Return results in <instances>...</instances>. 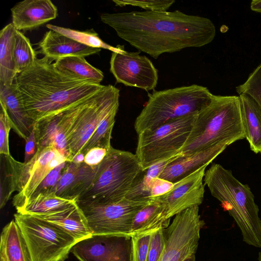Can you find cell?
<instances>
[{
	"instance_id": "6da1fadb",
	"label": "cell",
	"mask_w": 261,
	"mask_h": 261,
	"mask_svg": "<svg viewBox=\"0 0 261 261\" xmlns=\"http://www.w3.org/2000/svg\"><path fill=\"white\" fill-rule=\"evenodd\" d=\"M100 19L121 39L155 59L164 53L203 46L216 34L210 19L178 10L103 13Z\"/></svg>"
},
{
	"instance_id": "7a4b0ae2",
	"label": "cell",
	"mask_w": 261,
	"mask_h": 261,
	"mask_svg": "<svg viewBox=\"0 0 261 261\" xmlns=\"http://www.w3.org/2000/svg\"><path fill=\"white\" fill-rule=\"evenodd\" d=\"M51 61L37 58L13 82L27 114L35 122L88 99L105 86L66 74Z\"/></svg>"
},
{
	"instance_id": "3957f363",
	"label": "cell",
	"mask_w": 261,
	"mask_h": 261,
	"mask_svg": "<svg viewBox=\"0 0 261 261\" xmlns=\"http://www.w3.org/2000/svg\"><path fill=\"white\" fill-rule=\"evenodd\" d=\"M245 138L239 96L213 95L196 115L188 138L180 151L186 156L221 143Z\"/></svg>"
},
{
	"instance_id": "277c9868",
	"label": "cell",
	"mask_w": 261,
	"mask_h": 261,
	"mask_svg": "<svg viewBox=\"0 0 261 261\" xmlns=\"http://www.w3.org/2000/svg\"><path fill=\"white\" fill-rule=\"evenodd\" d=\"M204 185L228 212L247 244L261 247V220L250 188L239 181L230 170L214 163L205 172Z\"/></svg>"
},
{
	"instance_id": "5b68a950",
	"label": "cell",
	"mask_w": 261,
	"mask_h": 261,
	"mask_svg": "<svg viewBox=\"0 0 261 261\" xmlns=\"http://www.w3.org/2000/svg\"><path fill=\"white\" fill-rule=\"evenodd\" d=\"M213 95L206 87L196 84L154 91L135 120V130L139 135L196 114L211 102Z\"/></svg>"
},
{
	"instance_id": "8992f818",
	"label": "cell",
	"mask_w": 261,
	"mask_h": 261,
	"mask_svg": "<svg viewBox=\"0 0 261 261\" xmlns=\"http://www.w3.org/2000/svg\"><path fill=\"white\" fill-rule=\"evenodd\" d=\"M142 171L135 154L112 146L97 166L92 184L76 201L98 204L120 201L126 197Z\"/></svg>"
},
{
	"instance_id": "52a82bcc",
	"label": "cell",
	"mask_w": 261,
	"mask_h": 261,
	"mask_svg": "<svg viewBox=\"0 0 261 261\" xmlns=\"http://www.w3.org/2000/svg\"><path fill=\"white\" fill-rule=\"evenodd\" d=\"M29 250L31 261L66 259L77 241L56 225L40 218L14 215Z\"/></svg>"
},
{
	"instance_id": "ba28073f",
	"label": "cell",
	"mask_w": 261,
	"mask_h": 261,
	"mask_svg": "<svg viewBox=\"0 0 261 261\" xmlns=\"http://www.w3.org/2000/svg\"><path fill=\"white\" fill-rule=\"evenodd\" d=\"M197 113L169 121L138 135L135 154L142 171L180 153Z\"/></svg>"
},
{
	"instance_id": "9c48e42d",
	"label": "cell",
	"mask_w": 261,
	"mask_h": 261,
	"mask_svg": "<svg viewBox=\"0 0 261 261\" xmlns=\"http://www.w3.org/2000/svg\"><path fill=\"white\" fill-rule=\"evenodd\" d=\"M152 198L133 200L126 197L118 202L98 204L76 201L92 235L129 236L137 213Z\"/></svg>"
},
{
	"instance_id": "30bf717a",
	"label": "cell",
	"mask_w": 261,
	"mask_h": 261,
	"mask_svg": "<svg viewBox=\"0 0 261 261\" xmlns=\"http://www.w3.org/2000/svg\"><path fill=\"white\" fill-rule=\"evenodd\" d=\"M204 223L194 206L175 216L165 228V247L159 261H184L195 254Z\"/></svg>"
},
{
	"instance_id": "8fae6325",
	"label": "cell",
	"mask_w": 261,
	"mask_h": 261,
	"mask_svg": "<svg viewBox=\"0 0 261 261\" xmlns=\"http://www.w3.org/2000/svg\"><path fill=\"white\" fill-rule=\"evenodd\" d=\"M120 91L112 85L105 86L93 96L80 114L68 141L69 162L82 153L86 145L103 117L119 105Z\"/></svg>"
},
{
	"instance_id": "7c38bea8",
	"label": "cell",
	"mask_w": 261,
	"mask_h": 261,
	"mask_svg": "<svg viewBox=\"0 0 261 261\" xmlns=\"http://www.w3.org/2000/svg\"><path fill=\"white\" fill-rule=\"evenodd\" d=\"M91 97L36 121L34 129L37 149L53 147L69 162L68 139L78 117L87 106Z\"/></svg>"
},
{
	"instance_id": "4fadbf2b",
	"label": "cell",
	"mask_w": 261,
	"mask_h": 261,
	"mask_svg": "<svg viewBox=\"0 0 261 261\" xmlns=\"http://www.w3.org/2000/svg\"><path fill=\"white\" fill-rule=\"evenodd\" d=\"M67 161L51 146L37 149L34 156L28 162H19L17 194L13 199L16 210L21 207L33 196L41 182L55 168Z\"/></svg>"
},
{
	"instance_id": "5bb4252c",
	"label": "cell",
	"mask_w": 261,
	"mask_h": 261,
	"mask_svg": "<svg viewBox=\"0 0 261 261\" xmlns=\"http://www.w3.org/2000/svg\"><path fill=\"white\" fill-rule=\"evenodd\" d=\"M140 53L112 52L110 71L117 83L147 92L154 90L158 85V71L151 60Z\"/></svg>"
},
{
	"instance_id": "9a60e30c",
	"label": "cell",
	"mask_w": 261,
	"mask_h": 261,
	"mask_svg": "<svg viewBox=\"0 0 261 261\" xmlns=\"http://www.w3.org/2000/svg\"><path fill=\"white\" fill-rule=\"evenodd\" d=\"M131 237L92 235L76 242L70 252L80 261H132Z\"/></svg>"
},
{
	"instance_id": "2e32d148",
	"label": "cell",
	"mask_w": 261,
	"mask_h": 261,
	"mask_svg": "<svg viewBox=\"0 0 261 261\" xmlns=\"http://www.w3.org/2000/svg\"><path fill=\"white\" fill-rule=\"evenodd\" d=\"M207 166L201 167L174 183L168 192L155 197L165 206L168 219L187 208L202 203L204 194L203 180Z\"/></svg>"
},
{
	"instance_id": "e0dca14e",
	"label": "cell",
	"mask_w": 261,
	"mask_h": 261,
	"mask_svg": "<svg viewBox=\"0 0 261 261\" xmlns=\"http://www.w3.org/2000/svg\"><path fill=\"white\" fill-rule=\"evenodd\" d=\"M12 23L18 31H28L55 19L57 7L50 0H25L11 9Z\"/></svg>"
},
{
	"instance_id": "ac0fdd59",
	"label": "cell",
	"mask_w": 261,
	"mask_h": 261,
	"mask_svg": "<svg viewBox=\"0 0 261 261\" xmlns=\"http://www.w3.org/2000/svg\"><path fill=\"white\" fill-rule=\"evenodd\" d=\"M228 145L227 143H221L193 154L181 155L169 163L158 177L176 182L201 167L208 166Z\"/></svg>"
},
{
	"instance_id": "d6986e66",
	"label": "cell",
	"mask_w": 261,
	"mask_h": 261,
	"mask_svg": "<svg viewBox=\"0 0 261 261\" xmlns=\"http://www.w3.org/2000/svg\"><path fill=\"white\" fill-rule=\"evenodd\" d=\"M97 168L84 163L69 162L53 193L61 198L76 201L92 184Z\"/></svg>"
},
{
	"instance_id": "ffe728a7",
	"label": "cell",
	"mask_w": 261,
	"mask_h": 261,
	"mask_svg": "<svg viewBox=\"0 0 261 261\" xmlns=\"http://www.w3.org/2000/svg\"><path fill=\"white\" fill-rule=\"evenodd\" d=\"M40 51L50 60L69 56L87 57L98 54L100 48L81 44L57 32L49 30L38 43Z\"/></svg>"
},
{
	"instance_id": "44dd1931",
	"label": "cell",
	"mask_w": 261,
	"mask_h": 261,
	"mask_svg": "<svg viewBox=\"0 0 261 261\" xmlns=\"http://www.w3.org/2000/svg\"><path fill=\"white\" fill-rule=\"evenodd\" d=\"M0 100L6 106L12 128L25 141L36 122L27 114L14 83L9 87L0 85Z\"/></svg>"
},
{
	"instance_id": "7402d4cb",
	"label": "cell",
	"mask_w": 261,
	"mask_h": 261,
	"mask_svg": "<svg viewBox=\"0 0 261 261\" xmlns=\"http://www.w3.org/2000/svg\"><path fill=\"white\" fill-rule=\"evenodd\" d=\"M34 216L60 227L77 242L92 236L85 217L76 202L50 213Z\"/></svg>"
},
{
	"instance_id": "603a6c76",
	"label": "cell",
	"mask_w": 261,
	"mask_h": 261,
	"mask_svg": "<svg viewBox=\"0 0 261 261\" xmlns=\"http://www.w3.org/2000/svg\"><path fill=\"white\" fill-rule=\"evenodd\" d=\"M239 97L245 138L252 151L261 152V108L248 94H239Z\"/></svg>"
},
{
	"instance_id": "cb8c5ba5",
	"label": "cell",
	"mask_w": 261,
	"mask_h": 261,
	"mask_svg": "<svg viewBox=\"0 0 261 261\" xmlns=\"http://www.w3.org/2000/svg\"><path fill=\"white\" fill-rule=\"evenodd\" d=\"M170 220L164 204L156 198H152L151 202L136 215L129 236L151 233L160 227L167 228Z\"/></svg>"
},
{
	"instance_id": "d4e9b609",
	"label": "cell",
	"mask_w": 261,
	"mask_h": 261,
	"mask_svg": "<svg viewBox=\"0 0 261 261\" xmlns=\"http://www.w3.org/2000/svg\"><path fill=\"white\" fill-rule=\"evenodd\" d=\"M0 256L4 261H31L25 241L14 220L3 229Z\"/></svg>"
},
{
	"instance_id": "484cf974",
	"label": "cell",
	"mask_w": 261,
	"mask_h": 261,
	"mask_svg": "<svg viewBox=\"0 0 261 261\" xmlns=\"http://www.w3.org/2000/svg\"><path fill=\"white\" fill-rule=\"evenodd\" d=\"M16 29L12 23L0 32V85L9 87L17 75L13 57V39Z\"/></svg>"
},
{
	"instance_id": "4316f807",
	"label": "cell",
	"mask_w": 261,
	"mask_h": 261,
	"mask_svg": "<svg viewBox=\"0 0 261 261\" xmlns=\"http://www.w3.org/2000/svg\"><path fill=\"white\" fill-rule=\"evenodd\" d=\"M55 67L69 76L100 84L104 75L99 69L90 64L84 57L69 56L56 60Z\"/></svg>"
},
{
	"instance_id": "83f0119b",
	"label": "cell",
	"mask_w": 261,
	"mask_h": 261,
	"mask_svg": "<svg viewBox=\"0 0 261 261\" xmlns=\"http://www.w3.org/2000/svg\"><path fill=\"white\" fill-rule=\"evenodd\" d=\"M76 202L58 196L54 193L39 194L29 200L17 213L23 215L39 216L64 208Z\"/></svg>"
},
{
	"instance_id": "f1b7e54d",
	"label": "cell",
	"mask_w": 261,
	"mask_h": 261,
	"mask_svg": "<svg viewBox=\"0 0 261 261\" xmlns=\"http://www.w3.org/2000/svg\"><path fill=\"white\" fill-rule=\"evenodd\" d=\"M19 163L11 154H1V208L4 207L12 193L17 191Z\"/></svg>"
},
{
	"instance_id": "f546056e",
	"label": "cell",
	"mask_w": 261,
	"mask_h": 261,
	"mask_svg": "<svg viewBox=\"0 0 261 261\" xmlns=\"http://www.w3.org/2000/svg\"><path fill=\"white\" fill-rule=\"evenodd\" d=\"M119 106V105L113 108L100 121L86 145L82 153L85 154L89 150L96 147L104 148L108 150L112 147V133Z\"/></svg>"
},
{
	"instance_id": "4dcf8cb0",
	"label": "cell",
	"mask_w": 261,
	"mask_h": 261,
	"mask_svg": "<svg viewBox=\"0 0 261 261\" xmlns=\"http://www.w3.org/2000/svg\"><path fill=\"white\" fill-rule=\"evenodd\" d=\"M46 27L49 30L57 32L81 44L91 47L103 48L115 53H123L125 51L121 46L114 47L106 43L99 38L96 33L80 31L50 24H46Z\"/></svg>"
},
{
	"instance_id": "1f68e13d",
	"label": "cell",
	"mask_w": 261,
	"mask_h": 261,
	"mask_svg": "<svg viewBox=\"0 0 261 261\" xmlns=\"http://www.w3.org/2000/svg\"><path fill=\"white\" fill-rule=\"evenodd\" d=\"M13 49L17 74L33 65L37 57L30 40L17 30L13 39Z\"/></svg>"
},
{
	"instance_id": "d6a6232c",
	"label": "cell",
	"mask_w": 261,
	"mask_h": 261,
	"mask_svg": "<svg viewBox=\"0 0 261 261\" xmlns=\"http://www.w3.org/2000/svg\"><path fill=\"white\" fill-rule=\"evenodd\" d=\"M236 91L239 94L247 93L251 95L261 108V64L243 84L236 87Z\"/></svg>"
},
{
	"instance_id": "836d02e7",
	"label": "cell",
	"mask_w": 261,
	"mask_h": 261,
	"mask_svg": "<svg viewBox=\"0 0 261 261\" xmlns=\"http://www.w3.org/2000/svg\"><path fill=\"white\" fill-rule=\"evenodd\" d=\"M116 6L138 7L148 11H167L174 0H113Z\"/></svg>"
},
{
	"instance_id": "e575fe53",
	"label": "cell",
	"mask_w": 261,
	"mask_h": 261,
	"mask_svg": "<svg viewBox=\"0 0 261 261\" xmlns=\"http://www.w3.org/2000/svg\"><path fill=\"white\" fill-rule=\"evenodd\" d=\"M69 162L65 161L52 170L41 182L31 198L40 194L53 193Z\"/></svg>"
},
{
	"instance_id": "d590c367",
	"label": "cell",
	"mask_w": 261,
	"mask_h": 261,
	"mask_svg": "<svg viewBox=\"0 0 261 261\" xmlns=\"http://www.w3.org/2000/svg\"><path fill=\"white\" fill-rule=\"evenodd\" d=\"M0 103V154L10 155L9 136L11 122L5 103L1 100Z\"/></svg>"
},
{
	"instance_id": "8d00e7d4",
	"label": "cell",
	"mask_w": 261,
	"mask_h": 261,
	"mask_svg": "<svg viewBox=\"0 0 261 261\" xmlns=\"http://www.w3.org/2000/svg\"><path fill=\"white\" fill-rule=\"evenodd\" d=\"M151 233L131 237L132 261H147Z\"/></svg>"
},
{
	"instance_id": "74e56055",
	"label": "cell",
	"mask_w": 261,
	"mask_h": 261,
	"mask_svg": "<svg viewBox=\"0 0 261 261\" xmlns=\"http://www.w3.org/2000/svg\"><path fill=\"white\" fill-rule=\"evenodd\" d=\"M165 243V228L160 227L152 232L147 261H159L164 251Z\"/></svg>"
},
{
	"instance_id": "f35d334b",
	"label": "cell",
	"mask_w": 261,
	"mask_h": 261,
	"mask_svg": "<svg viewBox=\"0 0 261 261\" xmlns=\"http://www.w3.org/2000/svg\"><path fill=\"white\" fill-rule=\"evenodd\" d=\"M174 183L165 179L154 177L150 179L147 186V193L149 198L159 197L168 192Z\"/></svg>"
},
{
	"instance_id": "ab89813d",
	"label": "cell",
	"mask_w": 261,
	"mask_h": 261,
	"mask_svg": "<svg viewBox=\"0 0 261 261\" xmlns=\"http://www.w3.org/2000/svg\"><path fill=\"white\" fill-rule=\"evenodd\" d=\"M108 150L99 147L90 149L85 154L84 163L91 167H97L103 160Z\"/></svg>"
},
{
	"instance_id": "60d3db41",
	"label": "cell",
	"mask_w": 261,
	"mask_h": 261,
	"mask_svg": "<svg viewBox=\"0 0 261 261\" xmlns=\"http://www.w3.org/2000/svg\"><path fill=\"white\" fill-rule=\"evenodd\" d=\"M24 163L30 161L36 154L37 151L36 139L34 129L25 140Z\"/></svg>"
},
{
	"instance_id": "b9f144b4",
	"label": "cell",
	"mask_w": 261,
	"mask_h": 261,
	"mask_svg": "<svg viewBox=\"0 0 261 261\" xmlns=\"http://www.w3.org/2000/svg\"><path fill=\"white\" fill-rule=\"evenodd\" d=\"M250 8L252 11L261 13V0L252 1Z\"/></svg>"
},
{
	"instance_id": "7bdbcfd3",
	"label": "cell",
	"mask_w": 261,
	"mask_h": 261,
	"mask_svg": "<svg viewBox=\"0 0 261 261\" xmlns=\"http://www.w3.org/2000/svg\"><path fill=\"white\" fill-rule=\"evenodd\" d=\"M84 154L82 153H79L73 156L71 162L76 164H82L84 163Z\"/></svg>"
},
{
	"instance_id": "ee69618b",
	"label": "cell",
	"mask_w": 261,
	"mask_h": 261,
	"mask_svg": "<svg viewBox=\"0 0 261 261\" xmlns=\"http://www.w3.org/2000/svg\"><path fill=\"white\" fill-rule=\"evenodd\" d=\"M184 261H196L195 254L191 255V256L186 258Z\"/></svg>"
},
{
	"instance_id": "f6af8a7d",
	"label": "cell",
	"mask_w": 261,
	"mask_h": 261,
	"mask_svg": "<svg viewBox=\"0 0 261 261\" xmlns=\"http://www.w3.org/2000/svg\"><path fill=\"white\" fill-rule=\"evenodd\" d=\"M258 261H261V252L259 253Z\"/></svg>"
},
{
	"instance_id": "bcb514c9",
	"label": "cell",
	"mask_w": 261,
	"mask_h": 261,
	"mask_svg": "<svg viewBox=\"0 0 261 261\" xmlns=\"http://www.w3.org/2000/svg\"><path fill=\"white\" fill-rule=\"evenodd\" d=\"M65 260V259H61V260H59V261H64Z\"/></svg>"
},
{
	"instance_id": "7dc6e473",
	"label": "cell",
	"mask_w": 261,
	"mask_h": 261,
	"mask_svg": "<svg viewBox=\"0 0 261 261\" xmlns=\"http://www.w3.org/2000/svg\"><path fill=\"white\" fill-rule=\"evenodd\" d=\"M1 261H4V260L2 258H1Z\"/></svg>"
}]
</instances>
